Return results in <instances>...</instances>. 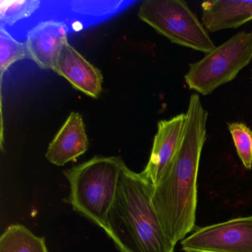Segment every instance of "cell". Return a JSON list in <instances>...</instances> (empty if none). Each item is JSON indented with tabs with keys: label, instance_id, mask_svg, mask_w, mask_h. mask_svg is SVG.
<instances>
[{
	"label": "cell",
	"instance_id": "1",
	"mask_svg": "<svg viewBox=\"0 0 252 252\" xmlns=\"http://www.w3.org/2000/svg\"><path fill=\"white\" fill-rule=\"evenodd\" d=\"M186 116L182 142L153 193L160 223L175 246L195 228L197 175L209 116L198 94L190 97Z\"/></svg>",
	"mask_w": 252,
	"mask_h": 252
},
{
	"label": "cell",
	"instance_id": "2",
	"mask_svg": "<svg viewBox=\"0 0 252 252\" xmlns=\"http://www.w3.org/2000/svg\"><path fill=\"white\" fill-rule=\"evenodd\" d=\"M154 185L124 162L106 220L107 235L120 252H175L153 203Z\"/></svg>",
	"mask_w": 252,
	"mask_h": 252
},
{
	"label": "cell",
	"instance_id": "3",
	"mask_svg": "<svg viewBox=\"0 0 252 252\" xmlns=\"http://www.w3.org/2000/svg\"><path fill=\"white\" fill-rule=\"evenodd\" d=\"M124 162L120 157L95 156L64 171L70 184L66 203L75 212L104 229L116 197Z\"/></svg>",
	"mask_w": 252,
	"mask_h": 252
},
{
	"label": "cell",
	"instance_id": "4",
	"mask_svg": "<svg viewBox=\"0 0 252 252\" xmlns=\"http://www.w3.org/2000/svg\"><path fill=\"white\" fill-rule=\"evenodd\" d=\"M138 16L172 43L206 54L216 48L203 25L184 1L145 0Z\"/></svg>",
	"mask_w": 252,
	"mask_h": 252
},
{
	"label": "cell",
	"instance_id": "5",
	"mask_svg": "<svg viewBox=\"0 0 252 252\" xmlns=\"http://www.w3.org/2000/svg\"><path fill=\"white\" fill-rule=\"evenodd\" d=\"M252 60V32H239L200 61L189 64L184 79L190 90L208 95L235 79Z\"/></svg>",
	"mask_w": 252,
	"mask_h": 252
},
{
	"label": "cell",
	"instance_id": "6",
	"mask_svg": "<svg viewBox=\"0 0 252 252\" xmlns=\"http://www.w3.org/2000/svg\"><path fill=\"white\" fill-rule=\"evenodd\" d=\"M181 245L184 252H252V215L197 228Z\"/></svg>",
	"mask_w": 252,
	"mask_h": 252
},
{
	"label": "cell",
	"instance_id": "7",
	"mask_svg": "<svg viewBox=\"0 0 252 252\" xmlns=\"http://www.w3.org/2000/svg\"><path fill=\"white\" fill-rule=\"evenodd\" d=\"M186 121V113H181L169 120L158 122L151 156L142 172L154 186L160 181L181 146Z\"/></svg>",
	"mask_w": 252,
	"mask_h": 252
},
{
	"label": "cell",
	"instance_id": "8",
	"mask_svg": "<svg viewBox=\"0 0 252 252\" xmlns=\"http://www.w3.org/2000/svg\"><path fill=\"white\" fill-rule=\"evenodd\" d=\"M69 29L63 22L48 20L32 28L27 33L29 59L39 68L52 70L67 42Z\"/></svg>",
	"mask_w": 252,
	"mask_h": 252
},
{
	"label": "cell",
	"instance_id": "9",
	"mask_svg": "<svg viewBox=\"0 0 252 252\" xmlns=\"http://www.w3.org/2000/svg\"><path fill=\"white\" fill-rule=\"evenodd\" d=\"M65 78L73 88L88 96L98 98L102 91L103 76L98 68L90 63L68 42L53 69Z\"/></svg>",
	"mask_w": 252,
	"mask_h": 252
},
{
	"label": "cell",
	"instance_id": "10",
	"mask_svg": "<svg viewBox=\"0 0 252 252\" xmlns=\"http://www.w3.org/2000/svg\"><path fill=\"white\" fill-rule=\"evenodd\" d=\"M88 147L83 119L79 113L73 112L50 144L46 158L53 164L64 166L85 154Z\"/></svg>",
	"mask_w": 252,
	"mask_h": 252
},
{
	"label": "cell",
	"instance_id": "11",
	"mask_svg": "<svg viewBox=\"0 0 252 252\" xmlns=\"http://www.w3.org/2000/svg\"><path fill=\"white\" fill-rule=\"evenodd\" d=\"M201 8L203 26L212 33L237 29L252 20V1L210 0Z\"/></svg>",
	"mask_w": 252,
	"mask_h": 252
},
{
	"label": "cell",
	"instance_id": "12",
	"mask_svg": "<svg viewBox=\"0 0 252 252\" xmlns=\"http://www.w3.org/2000/svg\"><path fill=\"white\" fill-rule=\"evenodd\" d=\"M0 252H48L45 237L20 224L10 225L0 237Z\"/></svg>",
	"mask_w": 252,
	"mask_h": 252
},
{
	"label": "cell",
	"instance_id": "13",
	"mask_svg": "<svg viewBox=\"0 0 252 252\" xmlns=\"http://www.w3.org/2000/svg\"><path fill=\"white\" fill-rule=\"evenodd\" d=\"M29 59L26 43L16 40L3 25L0 27V72L2 79L4 73L14 63Z\"/></svg>",
	"mask_w": 252,
	"mask_h": 252
},
{
	"label": "cell",
	"instance_id": "14",
	"mask_svg": "<svg viewBox=\"0 0 252 252\" xmlns=\"http://www.w3.org/2000/svg\"><path fill=\"white\" fill-rule=\"evenodd\" d=\"M40 5L39 0H2L0 1L1 25L14 26L20 20L31 17Z\"/></svg>",
	"mask_w": 252,
	"mask_h": 252
},
{
	"label": "cell",
	"instance_id": "15",
	"mask_svg": "<svg viewBox=\"0 0 252 252\" xmlns=\"http://www.w3.org/2000/svg\"><path fill=\"white\" fill-rule=\"evenodd\" d=\"M237 156L246 169H252V130L245 124L234 122L228 126Z\"/></svg>",
	"mask_w": 252,
	"mask_h": 252
},
{
	"label": "cell",
	"instance_id": "16",
	"mask_svg": "<svg viewBox=\"0 0 252 252\" xmlns=\"http://www.w3.org/2000/svg\"><path fill=\"white\" fill-rule=\"evenodd\" d=\"M70 9L79 15L104 18L119 11L123 1H72Z\"/></svg>",
	"mask_w": 252,
	"mask_h": 252
}]
</instances>
